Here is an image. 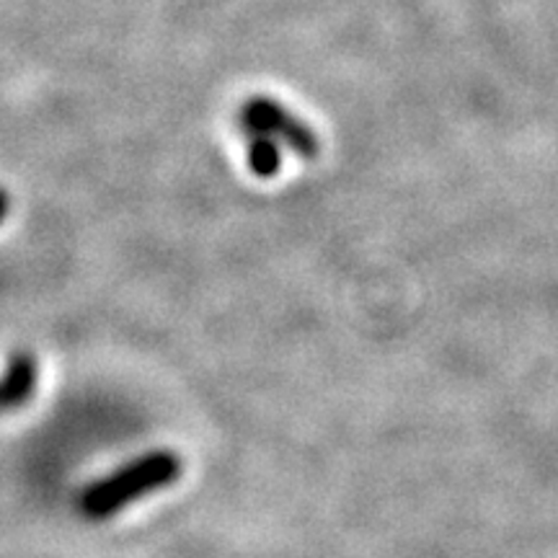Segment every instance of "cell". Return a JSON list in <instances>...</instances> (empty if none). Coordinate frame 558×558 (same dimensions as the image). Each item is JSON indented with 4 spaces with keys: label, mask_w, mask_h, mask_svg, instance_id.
Segmentation results:
<instances>
[{
    "label": "cell",
    "mask_w": 558,
    "mask_h": 558,
    "mask_svg": "<svg viewBox=\"0 0 558 558\" xmlns=\"http://www.w3.org/2000/svg\"><path fill=\"white\" fill-rule=\"evenodd\" d=\"M181 469H184V463L173 450L145 452L132 463L117 469L111 476L83 488L78 497V512L90 522L114 518L132 501L177 484Z\"/></svg>",
    "instance_id": "6da1fadb"
},
{
    "label": "cell",
    "mask_w": 558,
    "mask_h": 558,
    "mask_svg": "<svg viewBox=\"0 0 558 558\" xmlns=\"http://www.w3.org/2000/svg\"><path fill=\"white\" fill-rule=\"evenodd\" d=\"M259 130L275 140L279 148H288L295 156L313 160L318 156L320 143L311 124H305L300 117L284 109L277 99L269 96H251L239 109V130Z\"/></svg>",
    "instance_id": "7a4b0ae2"
},
{
    "label": "cell",
    "mask_w": 558,
    "mask_h": 558,
    "mask_svg": "<svg viewBox=\"0 0 558 558\" xmlns=\"http://www.w3.org/2000/svg\"><path fill=\"white\" fill-rule=\"evenodd\" d=\"M37 388V362L29 354H16L0 378V414L29 403Z\"/></svg>",
    "instance_id": "3957f363"
},
{
    "label": "cell",
    "mask_w": 558,
    "mask_h": 558,
    "mask_svg": "<svg viewBox=\"0 0 558 558\" xmlns=\"http://www.w3.org/2000/svg\"><path fill=\"white\" fill-rule=\"evenodd\" d=\"M241 135L246 140V158L251 173L259 179L277 177L279 169H282V150H279L275 140H271L267 132L246 128L241 130Z\"/></svg>",
    "instance_id": "277c9868"
},
{
    "label": "cell",
    "mask_w": 558,
    "mask_h": 558,
    "mask_svg": "<svg viewBox=\"0 0 558 558\" xmlns=\"http://www.w3.org/2000/svg\"><path fill=\"white\" fill-rule=\"evenodd\" d=\"M5 213H9V197H5V194L0 192V220L5 218Z\"/></svg>",
    "instance_id": "5b68a950"
}]
</instances>
